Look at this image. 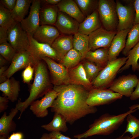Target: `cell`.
<instances>
[{
    "label": "cell",
    "mask_w": 139,
    "mask_h": 139,
    "mask_svg": "<svg viewBox=\"0 0 139 139\" xmlns=\"http://www.w3.org/2000/svg\"><path fill=\"white\" fill-rule=\"evenodd\" d=\"M53 89L57 92L58 95L51 107V111L62 115L67 123L71 124L97 111L95 107L87 104L89 91L82 85H62L54 86Z\"/></svg>",
    "instance_id": "obj_1"
},
{
    "label": "cell",
    "mask_w": 139,
    "mask_h": 139,
    "mask_svg": "<svg viewBox=\"0 0 139 139\" xmlns=\"http://www.w3.org/2000/svg\"><path fill=\"white\" fill-rule=\"evenodd\" d=\"M45 63L43 60L39 62L34 68V77L30 89L28 97L24 101H18L16 105L20 112V119L26 109L37 99L42 97L50 90V81Z\"/></svg>",
    "instance_id": "obj_2"
},
{
    "label": "cell",
    "mask_w": 139,
    "mask_h": 139,
    "mask_svg": "<svg viewBox=\"0 0 139 139\" xmlns=\"http://www.w3.org/2000/svg\"><path fill=\"white\" fill-rule=\"evenodd\" d=\"M137 110L129 109L117 115L108 113L103 114L90 125L88 130L82 133L75 135L74 137L77 139H82L96 135H109L119 127L129 114Z\"/></svg>",
    "instance_id": "obj_3"
},
{
    "label": "cell",
    "mask_w": 139,
    "mask_h": 139,
    "mask_svg": "<svg viewBox=\"0 0 139 139\" xmlns=\"http://www.w3.org/2000/svg\"><path fill=\"white\" fill-rule=\"evenodd\" d=\"M128 59L127 57H120L110 62L99 73L91 82L93 88H106L111 85L118 72L125 65Z\"/></svg>",
    "instance_id": "obj_4"
},
{
    "label": "cell",
    "mask_w": 139,
    "mask_h": 139,
    "mask_svg": "<svg viewBox=\"0 0 139 139\" xmlns=\"http://www.w3.org/2000/svg\"><path fill=\"white\" fill-rule=\"evenodd\" d=\"M97 10L102 27L107 30L117 31L118 20L116 1L99 0Z\"/></svg>",
    "instance_id": "obj_5"
},
{
    "label": "cell",
    "mask_w": 139,
    "mask_h": 139,
    "mask_svg": "<svg viewBox=\"0 0 139 139\" xmlns=\"http://www.w3.org/2000/svg\"><path fill=\"white\" fill-rule=\"evenodd\" d=\"M40 61L29 50L17 53L3 76L0 77V80L4 81L6 78L7 79L10 78L16 72L21 70L25 68L29 64L31 65L34 69Z\"/></svg>",
    "instance_id": "obj_6"
},
{
    "label": "cell",
    "mask_w": 139,
    "mask_h": 139,
    "mask_svg": "<svg viewBox=\"0 0 139 139\" xmlns=\"http://www.w3.org/2000/svg\"><path fill=\"white\" fill-rule=\"evenodd\" d=\"M8 41L17 53L28 50L30 48L27 33L22 28L19 22H15L8 29Z\"/></svg>",
    "instance_id": "obj_7"
},
{
    "label": "cell",
    "mask_w": 139,
    "mask_h": 139,
    "mask_svg": "<svg viewBox=\"0 0 139 139\" xmlns=\"http://www.w3.org/2000/svg\"><path fill=\"white\" fill-rule=\"evenodd\" d=\"M123 96L109 89L93 88L89 91L86 103L90 106L95 107L110 104Z\"/></svg>",
    "instance_id": "obj_8"
},
{
    "label": "cell",
    "mask_w": 139,
    "mask_h": 139,
    "mask_svg": "<svg viewBox=\"0 0 139 139\" xmlns=\"http://www.w3.org/2000/svg\"><path fill=\"white\" fill-rule=\"evenodd\" d=\"M134 1L123 5L119 1H116L118 20L117 31L131 29L134 26L135 16Z\"/></svg>",
    "instance_id": "obj_9"
},
{
    "label": "cell",
    "mask_w": 139,
    "mask_h": 139,
    "mask_svg": "<svg viewBox=\"0 0 139 139\" xmlns=\"http://www.w3.org/2000/svg\"><path fill=\"white\" fill-rule=\"evenodd\" d=\"M47 64L51 76V82L54 86L70 84L68 69L60 63L49 57L42 58Z\"/></svg>",
    "instance_id": "obj_10"
},
{
    "label": "cell",
    "mask_w": 139,
    "mask_h": 139,
    "mask_svg": "<svg viewBox=\"0 0 139 139\" xmlns=\"http://www.w3.org/2000/svg\"><path fill=\"white\" fill-rule=\"evenodd\" d=\"M117 32L107 30L102 26L91 33L89 35V51L109 48Z\"/></svg>",
    "instance_id": "obj_11"
},
{
    "label": "cell",
    "mask_w": 139,
    "mask_h": 139,
    "mask_svg": "<svg viewBox=\"0 0 139 139\" xmlns=\"http://www.w3.org/2000/svg\"><path fill=\"white\" fill-rule=\"evenodd\" d=\"M138 78L135 74H129L114 80L109 89L122 95L130 97L136 86Z\"/></svg>",
    "instance_id": "obj_12"
},
{
    "label": "cell",
    "mask_w": 139,
    "mask_h": 139,
    "mask_svg": "<svg viewBox=\"0 0 139 139\" xmlns=\"http://www.w3.org/2000/svg\"><path fill=\"white\" fill-rule=\"evenodd\" d=\"M41 3V0H33L28 15L20 23L22 28L32 36L40 26L39 12Z\"/></svg>",
    "instance_id": "obj_13"
},
{
    "label": "cell",
    "mask_w": 139,
    "mask_h": 139,
    "mask_svg": "<svg viewBox=\"0 0 139 139\" xmlns=\"http://www.w3.org/2000/svg\"><path fill=\"white\" fill-rule=\"evenodd\" d=\"M30 44L29 50L38 60H42L44 57H48L60 62V59L51 46L47 44L39 42L27 33Z\"/></svg>",
    "instance_id": "obj_14"
},
{
    "label": "cell",
    "mask_w": 139,
    "mask_h": 139,
    "mask_svg": "<svg viewBox=\"0 0 139 139\" xmlns=\"http://www.w3.org/2000/svg\"><path fill=\"white\" fill-rule=\"evenodd\" d=\"M57 92L53 89L50 90L40 100H36L30 106V109L38 118L45 117L48 114L47 109L51 107L57 97Z\"/></svg>",
    "instance_id": "obj_15"
},
{
    "label": "cell",
    "mask_w": 139,
    "mask_h": 139,
    "mask_svg": "<svg viewBox=\"0 0 139 139\" xmlns=\"http://www.w3.org/2000/svg\"><path fill=\"white\" fill-rule=\"evenodd\" d=\"M80 23L66 14L59 11L55 26L61 33L74 35L78 32Z\"/></svg>",
    "instance_id": "obj_16"
},
{
    "label": "cell",
    "mask_w": 139,
    "mask_h": 139,
    "mask_svg": "<svg viewBox=\"0 0 139 139\" xmlns=\"http://www.w3.org/2000/svg\"><path fill=\"white\" fill-rule=\"evenodd\" d=\"M60 36L57 29L49 25H42L37 30L33 37L38 41L51 46Z\"/></svg>",
    "instance_id": "obj_17"
},
{
    "label": "cell",
    "mask_w": 139,
    "mask_h": 139,
    "mask_svg": "<svg viewBox=\"0 0 139 139\" xmlns=\"http://www.w3.org/2000/svg\"><path fill=\"white\" fill-rule=\"evenodd\" d=\"M130 29L118 31L112 40L108 50V62L117 58L125 48L126 38Z\"/></svg>",
    "instance_id": "obj_18"
},
{
    "label": "cell",
    "mask_w": 139,
    "mask_h": 139,
    "mask_svg": "<svg viewBox=\"0 0 139 139\" xmlns=\"http://www.w3.org/2000/svg\"><path fill=\"white\" fill-rule=\"evenodd\" d=\"M68 70L70 84L82 85L89 91L93 88L91 82L87 77L82 64H79Z\"/></svg>",
    "instance_id": "obj_19"
},
{
    "label": "cell",
    "mask_w": 139,
    "mask_h": 139,
    "mask_svg": "<svg viewBox=\"0 0 139 139\" xmlns=\"http://www.w3.org/2000/svg\"><path fill=\"white\" fill-rule=\"evenodd\" d=\"M20 90V82L12 77L0 84V90L3 96L7 97L12 102L18 100Z\"/></svg>",
    "instance_id": "obj_20"
},
{
    "label": "cell",
    "mask_w": 139,
    "mask_h": 139,
    "mask_svg": "<svg viewBox=\"0 0 139 139\" xmlns=\"http://www.w3.org/2000/svg\"><path fill=\"white\" fill-rule=\"evenodd\" d=\"M102 26L97 9L80 23L78 32L89 36Z\"/></svg>",
    "instance_id": "obj_21"
},
{
    "label": "cell",
    "mask_w": 139,
    "mask_h": 139,
    "mask_svg": "<svg viewBox=\"0 0 139 139\" xmlns=\"http://www.w3.org/2000/svg\"><path fill=\"white\" fill-rule=\"evenodd\" d=\"M57 5L59 11L70 16L80 23L85 18L74 0H61Z\"/></svg>",
    "instance_id": "obj_22"
},
{
    "label": "cell",
    "mask_w": 139,
    "mask_h": 139,
    "mask_svg": "<svg viewBox=\"0 0 139 139\" xmlns=\"http://www.w3.org/2000/svg\"><path fill=\"white\" fill-rule=\"evenodd\" d=\"M19 110L16 107L12 109L8 115L5 112L0 119V135L8 138L10 132L16 130V125L13 120Z\"/></svg>",
    "instance_id": "obj_23"
},
{
    "label": "cell",
    "mask_w": 139,
    "mask_h": 139,
    "mask_svg": "<svg viewBox=\"0 0 139 139\" xmlns=\"http://www.w3.org/2000/svg\"><path fill=\"white\" fill-rule=\"evenodd\" d=\"M73 38L71 35L59 36L51 45L60 61L68 51L73 48Z\"/></svg>",
    "instance_id": "obj_24"
},
{
    "label": "cell",
    "mask_w": 139,
    "mask_h": 139,
    "mask_svg": "<svg viewBox=\"0 0 139 139\" xmlns=\"http://www.w3.org/2000/svg\"><path fill=\"white\" fill-rule=\"evenodd\" d=\"M59 11L57 5H45L41 7L39 12L41 25H55Z\"/></svg>",
    "instance_id": "obj_25"
},
{
    "label": "cell",
    "mask_w": 139,
    "mask_h": 139,
    "mask_svg": "<svg viewBox=\"0 0 139 139\" xmlns=\"http://www.w3.org/2000/svg\"><path fill=\"white\" fill-rule=\"evenodd\" d=\"M109 48H101L93 51L90 50L86 53L84 59L104 68L108 62Z\"/></svg>",
    "instance_id": "obj_26"
},
{
    "label": "cell",
    "mask_w": 139,
    "mask_h": 139,
    "mask_svg": "<svg viewBox=\"0 0 139 139\" xmlns=\"http://www.w3.org/2000/svg\"><path fill=\"white\" fill-rule=\"evenodd\" d=\"M54 113L53 118L51 121L48 124L42 125L41 127L50 132H66L68 128L65 118L59 113Z\"/></svg>",
    "instance_id": "obj_27"
},
{
    "label": "cell",
    "mask_w": 139,
    "mask_h": 139,
    "mask_svg": "<svg viewBox=\"0 0 139 139\" xmlns=\"http://www.w3.org/2000/svg\"><path fill=\"white\" fill-rule=\"evenodd\" d=\"M73 48L81 54L82 59H84L87 52L89 51V36L77 32L74 35Z\"/></svg>",
    "instance_id": "obj_28"
},
{
    "label": "cell",
    "mask_w": 139,
    "mask_h": 139,
    "mask_svg": "<svg viewBox=\"0 0 139 139\" xmlns=\"http://www.w3.org/2000/svg\"><path fill=\"white\" fill-rule=\"evenodd\" d=\"M33 0H16L15 6L11 11L13 18L15 22L20 23L27 14Z\"/></svg>",
    "instance_id": "obj_29"
},
{
    "label": "cell",
    "mask_w": 139,
    "mask_h": 139,
    "mask_svg": "<svg viewBox=\"0 0 139 139\" xmlns=\"http://www.w3.org/2000/svg\"><path fill=\"white\" fill-rule=\"evenodd\" d=\"M125 48L123 54L127 56L130 51L139 42V24L134 25L127 34Z\"/></svg>",
    "instance_id": "obj_30"
},
{
    "label": "cell",
    "mask_w": 139,
    "mask_h": 139,
    "mask_svg": "<svg viewBox=\"0 0 139 139\" xmlns=\"http://www.w3.org/2000/svg\"><path fill=\"white\" fill-rule=\"evenodd\" d=\"M82 59L81 54L73 48L66 54L60 62L68 69L77 66Z\"/></svg>",
    "instance_id": "obj_31"
},
{
    "label": "cell",
    "mask_w": 139,
    "mask_h": 139,
    "mask_svg": "<svg viewBox=\"0 0 139 139\" xmlns=\"http://www.w3.org/2000/svg\"><path fill=\"white\" fill-rule=\"evenodd\" d=\"M127 56L128 59L124 65L119 70L118 73L128 69L131 66L134 72L137 70L139 59V42L130 51Z\"/></svg>",
    "instance_id": "obj_32"
},
{
    "label": "cell",
    "mask_w": 139,
    "mask_h": 139,
    "mask_svg": "<svg viewBox=\"0 0 139 139\" xmlns=\"http://www.w3.org/2000/svg\"><path fill=\"white\" fill-rule=\"evenodd\" d=\"M86 18L98 8L99 0H74Z\"/></svg>",
    "instance_id": "obj_33"
},
{
    "label": "cell",
    "mask_w": 139,
    "mask_h": 139,
    "mask_svg": "<svg viewBox=\"0 0 139 139\" xmlns=\"http://www.w3.org/2000/svg\"><path fill=\"white\" fill-rule=\"evenodd\" d=\"M132 114H129L126 118L127 124L123 134L129 133L131 139H134L139 137V120Z\"/></svg>",
    "instance_id": "obj_34"
},
{
    "label": "cell",
    "mask_w": 139,
    "mask_h": 139,
    "mask_svg": "<svg viewBox=\"0 0 139 139\" xmlns=\"http://www.w3.org/2000/svg\"><path fill=\"white\" fill-rule=\"evenodd\" d=\"M82 65L87 77L91 82L103 68L87 60Z\"/></svg>",
    "instance_id": "obj_35"
},
{
    "label": "cell",
    "mask_w": 139,
    "mask_h": 139,
    "mask_svg": "<svg viewBox=\"0 0 139 139\" xmlns=\"http://www.w3.org/2000/svg\"><path fill=\"white\" fill-rule=\"evenodd\" d=\"M15 22L11 12L0 4V27L8 29Z\"/></svg>",
    "instance_id": "obj_36"
},
{
    "label": "cell",
    "mask_w": 139,
    "mask_h": 139,
    "mask_svg": "<svg viewBox=\"0 0 139 139\" xmlns=\"http://www.w3.org/2000/svg\"><path fill=\"white\" fill-rule=\"evenodd\" d=\"M17 53L9 42H7L0 44V55L8 61L11 62Z\"/></svg>",
    "instance_id": "obj_37"
},
{
    "label": "cell",
    "mask_w": 139,
    "mask_h": 139,
    "mask_svg": "<svg viewBox=\"0 0 139 139\" xmlns=\"http://www.w3.org/2000/svg\"><path fill=\"white\" fill-rule=\"evenodd\" d=\"M34 69L31 64H29L23 71L22 77L23 82L27 84L30 83L33 78Z\"/></svg>",
    "instance_id": "obj_38"
},
{
    "label": "cell",
    "mask_w": 139,
    "mask_h": 139,
    "mask_svg": "<svg viewBox=\"0 0 139 139\" xmlns=\"http://www.w3.org/2000/svg\"><path fill=\"white\" fill-rule=\"evenodd\" d=\"M0 2L5 7L11 12L15 6L16 0H1Z\"/></svg>",
    "instance_id": "obj_39"
},
{
    "label": "cell",
    "mask_w": 139,
    "mask_h": 139,
    "mask_svg": "<svg viewBox=\"0 0 139 139\" xmlns=\"http://www.w3.org/2000/svg\"><path fill=\"white\" fill-rule=\"evenodd\" d=\"M7 41L8 29L0 27V44Z\"/></svg>",
    "instance_id": "obj_40"
},
{
    "label": "cell",
    "mask_w": 139,
    "mask_h": 139,
    "mask_svg": "<svg viewBox=\"0 0 139 139\" xmlns=\"http://www.w3.org/2000/svg\"><path fill=\"white\" fill-rule=\"evenodd\" d=\"M8 99L5 96H0V112L6 110L8 107Z\"/></svg>",
    "instance_id": "obj_41"
},
{
    "label": "cell",
    "mask_w": 139,
    "mask_h": 139,
    "mask_svg": "<svg viewBox=\"0 0 139 139\" xmlns=\"http://www.w3.org/2000/svg\"><path fill=\"white\" fill-rule=\"evenodd\" d=\"M134 5L135 11L134 25L139 24V0L134 1Z\"/></svg>",
    "instance_id": "obj_42"
},
{
    "label": "cell",
    "mask_w": 139,
    "mask_h": 139,
    "mask_svg": "<svg viewBox=\"0 0 139 139\" xmlns=\"http://www.w3.org/2000/svg\"><path fill=\"white\" fill-rule=\"evenodd\" d=\"M49 134L53 139H72L63 135L59 132H51Z\"/></svg>",
    "instance_id": "obj_43"
},
{
    "label": "cell",
    "mask_w": 139,
    "mask_h": 139,
    "mask_svg": "<svg viewBox=\"0 0 139 139\" xmlns=\"http://www.w3.org/2000/svg\"><path fill=\"white\" fill-rule=\"evenodd\" d=\"M130 98L132 100H135L139 99V77L138 78L136 88L132 93Z\"/></svg>",
    "instance_id": "obj_44"
},
{
    "label": "cell",
    "mask_w": 139,
    "mask_h": 139,
    "mask_svg": "<svg viewBox=\"0 0 139 139\" xmlns=\"http://www.w3.org/2000/svg\"><path fill=\"white\" fill-rule=\"evenodd\" d=\"M23 135L20 132H13L8 138L7 139H23Z\"/></svg>",
    "instance_id": "obj_45"
},
{
    "label": "cell",
    "mask_w": 139,
    "mask_h": 139,
    "mask_svg": "<svg viewBox=\"0 0 139 139\" xmlns=\"http://www.w3.org/2000/svg\"><path fill=\"white\" fill-rule=\"evenodd\" d=\"M61 0H41V2H42L45 5H57L61 1Z\"/></svg>",
    "instance_id": "obj_46"
},
{
    "label": "cell",
    "mask_w": 139,
    "mask_h": 139,
    "mask_svg": "<svg viewBox=\"0 0 139 139\" xmlns=\"http://www.w3.org/2000/svg\"><path fill=\"white\" fill-rule=\"evenodd\" d=\"M8 61L0 55V67L5 66Z\"/></svg>",
    "instance_id": "obj_47"
},
{
    "label": "cell",
    "mask_w": 139,
    "mask_h": 139,
    "mask_svg": "<svg viewBox=\"0 0 139 139\" xmlns=\"http://www.w3.org/2000/svg\"><path fill=\"white\" fill-rule=\"evenodd\" d=\"M0 68V77H1L3 76L4 73L8 67L6 66H5Z\"/></svg>",
    "instance_id": "obj_48"
},
{
    "label": "cell",
    "mask_w": 139,
    "mask_h": 139,
    "mask_svg": "<svg viewBox=\"0 0 139 139\" xmlns=\"http://www.w3.org/2000/svg\"><path fill=\"white\" fill-rule=\"evenodd\" d=\"M39 139H53L50 136L49 134L44 133Z\"/></svg>",
    "instance_id": "obj_49"
},
{
    "label": "cell",
    "mask_w": 139,
    "mask_h": 139,
    "mask_svg": "<svg viewBox=\"0 0 139 139\" xmlns=\"http://www.w3.org/2000/svg\"><path fill=\"white\" fill-rule=\"evenodd\" d=\"M131 136L128 135L124 136V134L119 136L115 139H131Z\"/></svg>",
    "instance_id": "obj_50"
},
{
    "label": "cell",
    "mask_w": 139,
    "mask_h": 139,
    "mask_svg": "<svg viewBox=\"0 0 139 139\" xmlns=\"http://www.w3.org/2000/svg\"><path fill=\"white\" fill-rule=\"evenodd\" d=\"M129 109L134 110L137 109H139V104H136L132 105L129 107Z\"/></svg>",
    "instance_id": "obj_51"
},
{
    "label": "cell",
    "mask_w": 139,
    "mask_h": 139,
    "mask_svg": "<svg viewBox=\"0 0 139 139\" xmlns=\"http://www.w3.org/2000/svg\"><path fill=\"white\" fill-rule=\"evenodd\" d=\"M8 138L3 136L0 135V139H7Z\"/></svg>",
    "instance_id": "obj_52"
},
{
    "label": "cell",
    "mask_w": 139,
    "mask_h": 139,
    "mask_svg": "<svg viewBox=\"0 0 139 139\" xmlns=\"http://www.w3.org/2000/svg\"><path fill=\"white\" fill-rule=\"evenodd\" d=\"M137 70L139 71V63L138 64Z\"/></svg>",
    "instance_id": "obj_53"
}]
</instances>
